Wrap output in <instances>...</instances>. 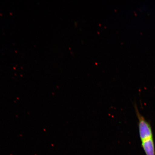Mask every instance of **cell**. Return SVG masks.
I'll return each mask as SVG.
<instances>
[{
	"instance_id": "1",
	"label": "cell",
	"mask_w": 155,
	"mask_h": 155,
	"mask_svg": "<svg viewBox=\"0 0 155 155\" xmlns=\"http://www.w3.org/2000/svg\"><path fill=\"white\" fill-rule=\"evenodd\" d=\"M134 107L136 114L138 120L139 135L141 141L152 138L153 131L150 124L140 113L135 104Z\"/></svg>"
},
{
	"instance_id": "2",
	"label": "cell",
	"mask_w": 155,
	"mask_h": 155,
	"mask_svg": "<svg viewBox=\"0 0 155 155\" xmlns=\"http://www.w3.org/2000/svg\"><path fill=\"white\" fill-rule=\"evenodd\" d=\"M141 146L146 155H155V145L153 137L141 141Z\"/></svg>"
}]
</instances>
